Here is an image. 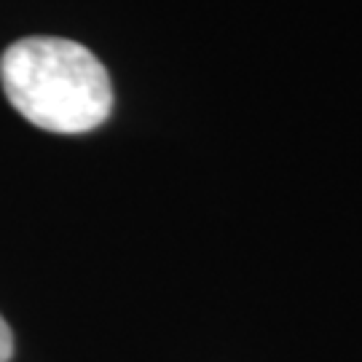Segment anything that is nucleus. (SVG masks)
I'll return each mask as SVG.
<instances>
[{
    "instance_id": "1",
    "label": "nucleus",
    "mask_w": 362,
    "mask_h": 362,
    "mask_svg": "<svg viewBox=\"0 0 362 362\" xmlns=\"http://www.w3.org/2000/svg\"><path fill=\"white\" fill-rule=\"evenodd\" d=\"M8 103L46 132L83 134L113 110V86L94 54L67 38H22L0 57Z\"/></svg>"
},
{
    "instance_id": "2",
    "label": "nucleus",
    "mask_w": 362,
    "mask_h": 362,
    "mask_svg": "<svg viewBox=\"0 0 362 362\" xmlns=\"http://www.w3.org/2000/svg\"><path fill=\"white\" fill-rule=\"evenodd\" d=\"M13 354V336L11 327L6 325V320L0 317V362H8Z\"/></svg>"
}]
</instances>
